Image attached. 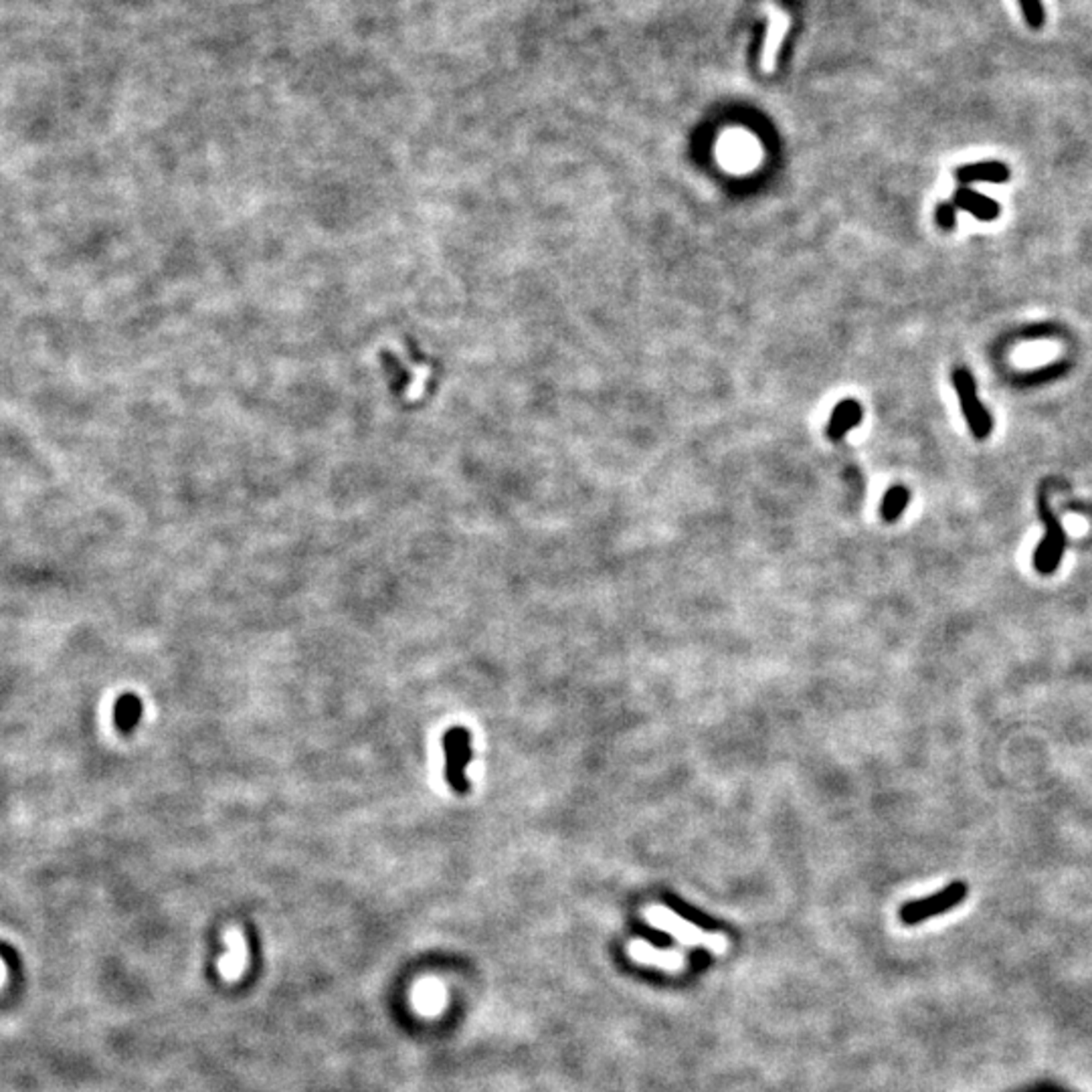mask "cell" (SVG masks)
Instances as JSON below:
<instances>
[{
  "instance_id": "1",
  "label": "cell",
  "mask_w": 1092,
  "mask_h": 1092,
  "mask_svg": "<svg viewBox=\"0 0 1092 1092\" xmlns=\"http://www.w3.org/2000/svg\"><path fill=\"white\" fill-rule=\"evenodd\" d=\"M645 918L650 924L660 927L661 930H666L667 934H672V937L680 940V943L690 945V947H704L718 955L726 950V939L722 937V934L706 933V930L696 927L694 923L682 918L680 914L666 907H647Z\"/></svg>"
},
{
  "instance_id": "2",
  "label": "cell",
  "mask_w": 1092,
  "mask_h": 1092,
  "mask_svg": "<svg viewBox=\"0 0 1092 1092\" xmlns=\"http://www.w3.org/2000/svg\"><path fill=\"white\" fill-rule=\"evenodd\" d=\"M445 755V781L455 793H468L469 781L465 768L472 763V735L468 728L453 726L442 738Z\"/></svg>"
},
{
  "instance_id": "3",
  "label": "cell",
  "mask_w": 1092,
  "mask_h": 1092,
  "mask_svg": "<svg viewBox=\"0 0 1092 1092\" xmlns=\"http://www.w3.org/2000/svg\"><path fill=\"white\" fill-rule=\"evenodd\" d=\"M967 884L961 882V880H955L953 884H949L947 888H943L940 892L933 894V897L920 898V900H913V902H907L902 908H900V920L904 924H920L923 920L939 917V914L947 913V910L959 907L965 898H967Z\"/></svg>"
},
{
  "instance_id": "4",
  "label": "cell",
  "mask_w": 1092,
  "mask_h": 1092,
  "mask_svg": "<svg viewBox=\"0 0 1092 1092\" xmlns=\"http://www.w3.org/2000/svg\"><path fill=\"white\" fill-rule=\"evenodd\" d=\"M953 383H955V391H957L961 409H963L965 419H967L971 433L975 435L977 439H985L993 429V421H991V415L988 413V409L981 404L977 399V388H975V378L967 368H957L953 372Z\"/></svg>"
},
{
  "instance_id": "5",
  "label": "cell",
  "mask_w": 1092,
  "mask_h": 1092,
  "mask_svg": "<svg viewBox=\"0 0 1092 1092\" xmlns=\"http://www.w3.org/2000/svg\"><path fill=\"white\" fill-rule=\"evenodd\" d=\"M1040 516L1046 524V536L1041 538L1038 549H1036L1034 566L1041 575H1052L1060 566L1062 554H1064V546H1066V536L1058 522V518L1050 512L1048 504H1046L1044 492L1040 495Z\"/></svg>"
},
{
  "instance_id": "6",
  "label": "cell",
  "mask_w": 1092,
  "mask_h": 1092,
  "mask_svg": "<svg viewBox=\"0 0 1092 1092\" xmlns=\"http://www.w3.org/2000/svg\"><path fill=\"white\" fill-rule=\"evenodd\" d=\"M627 950H629L631 959L641 965H650V967H660L666 971H682L686 965V961L680 953H676V950L656 949L651 947L650 943H645V940H631L629 949Z\"/></svg>"
},
{
  "instance_id": "7",
  "label": "cell",
  "mask_w": 1092,
  "mask_h": 1092,
  "mask_svg": "<svg viewBox=\"0 0 1092 1092\" xmlns=\"http://www.w3.org/2000/svg\"><path fill=\"white\" fill-rule=\"evenodd\" d=\"M862 417H864L862 404L858 401H854V399L839 401L836 407H833L832 415H829V421L826 427L827 437L833 439V442L846 437L856 425L862 423Z\"/></svg>"
},
{
  "instance_id": "8",
  "label": "cell",
  "mask_w": 1092,
  "mask_h": 1092,
  "mask_svg": "<svg viewBox=\"0 0 1092 1092\" xmlns=\"http://www.w3.org/2000/svg\"><path fill=\"white\" fill-rule=\"evenodd\" d=\"M955 206L971 212L979 221H993L999 215V202L981 195V192L969 189V186H959L955 192Z\"/></svg>"
},
{
  "instance_id": "9",
  "label": "cell",
  "mask_w": 1092,
  "mask_h": 1092,
  "mask_svg": "<svg viewBox=\"0 0 1092 1092\" xmlns=\"http://www.w3.org/2000/svg\"><path fill=\"white\" fill-rule=\"evenodd\" d=\"M957 180L961 185L969 182H1005L1009 180V169L1004 162H979L957 169Z\"/></svg>"
},
{
  "instance_id": "10",
  "label": "cell",
  "mask_w": 1092,
  "mask_h": 1092,
  "mask_svg": "<svg viewBox=\"0 0 1092 1092\" xmlns=\"http://www.w3.org/2000/svg\"><path fill=\"white\" fill-rule=\"evenodd\" d=\"M142 712H144V706H142V700L138 696L131 694V692L120 696L114 706L115 728H118L120 732H124V735L134 732L136 726H138L142 720Z\"/></svg>"
},
{
  "instance_id": "11",
  "label": "cell",
  "mask_w": 1092,
  "mask_h": 1092,
  "mask_svg": "<svg viewBox=\"0 0 1092 1092\" xmlns=\"http://www.w3.org/2000/svg\"><path fill=\"white\" fill-rule=\"evenodd\" d=\"M910 500V492L904 485H894L890 488L886 495H884L882 504H880V514L886 522H897V520L902 516L904 508H907Z\"/></svg>"
},
{
  "instance_id": "12",
  "label": "cell",
  "mask_w": 1092,
  "mask_h": 1092,
  "mask_svg": "<svg viewBox=\"0 0 1092 1092\" xmlns=\"http://www.w3.org/2000/svg\"><path fill=\"white\" fill-rule=\"evenodd\" d=\"M1018 4L1021 8V14H1024L1025 24H1028L1030 29L1040 30L1044 27L1046 10H1044V4H1041V0H1018Z\"/></svg>"
},
{
  "instance_id": "13",
  "label": "cell",
  "mask_w": 1092,
  "mask_h": 1092,
  "mask_svg": "<svg viewBox=\"0 0 1092 1092\" xmlns=\"http://www.w3.org/2000/svg\"><path fill=\"white\" fill-rule=\"evenodd\" d=\"M937 222L940 229L950 231L955 227V205L950 202H940L937 206Z\"/></svg>"
}]
</instances>
